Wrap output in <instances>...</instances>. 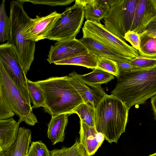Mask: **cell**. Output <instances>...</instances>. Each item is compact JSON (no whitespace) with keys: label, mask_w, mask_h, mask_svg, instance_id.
Returning <instances> with one entry per match:
<instances>
[{"label":"cell","mask_w":156,"mask_h":156,"mask_svg":"<svg viewBox=\"0 0 156 156\" xmlns=\"http://www.w3.org/2000/svg\"><path fill=\"white\" fill-rule=\"evenodd\" d=\"M111 94L130 108L144 104L156 94V66L120 72Z\"/></svg>","instance_id":"cell-1"},{"label":"cell","mask_w":156,"mask_h":156,"mask_svg":"<svg viewBox=\"0 0 156 156\" xmlns=\"http://www.w3.org/2000/svg\"><path fill=\"white\" fill-rule=\"evenodd\" d=\"M95 109L93 106L83 102L76 107L73 112L78 115L80 121L90 126L95 127Z\"/></svg>","instance_id":"cell-23"},{"label":"cell","mask_w":156,"mask_h":156,"mask_svg":"<svg viewBox=\"0 0 156 156\" xmlns=\"http://www.w3.org/2000/svg\"><path fill=\"white\" fill-rule=\"evenodd\" d=\"M79 134L80 142L87 156L94 154L105 140L104 136L98 132L95 127L90 126L80 121Z\"/></svg>","instance_id":"cell-14"},{"label":"cell","mask_w":156,"mask_h":156,"mask_svg":"<svg viewBox=\"0 0 156 156\" xmlns=\"http://www.w3.org/2000/svg\"><path fill=\"white\" fill-rule=\"evenodd\" d=\"M139 35L140 37L149 36L156 38V17L148 24L144 30Z\"/></svg>","instance_id":"cell-33"},{"label":"cell","mask_w":156,"mask_h":156,"mask_svg":"<svg viewBox=\"0 0 156 156\" xmlns=\"http://www.w3.org/2000/svg\"><path fill=\"white\" fill-rule=\"evenodd\" d=\"M151 103L154 118L156 120V94L151 98Z\"/></svg>","instance_id":"cell-35"},{"label":"cell","mask_w":156,"mask_h":156,"mask_svg":"<svg viewBox=\"0 0 156 156\" xmlns=\"http://www.w3.org/2000/svg\"><path fill=\"white\" fill-rule=\"evenodd\" d=\"M35 82L44 93L46 107L44 111L51 117L73 114V110L83 102L68 76L51 77Z\"/></svg>","instance_id":"cell-2"},{"label":"cell","mask_w":156,"mask_h":156,"mask_svg":"<svg viewBox=\"0 0 156 156\" xmlns=\"http://www.w3.org/2000/svg\"><path fill=\"white\" fill-rule=\"evenodd\" d=\"M84 18L83 6L79 0H75L73 6L66 8L61 14L46 39L60 41L76 38Z\"/></svg>","instance_id":"cell-6"},{"label":"cell","mask_w":156,"mask_h":156,"mask_svg":"<svg viewBox=\"0 0 156 156\" xmlns=\"http://www.w3.org/2000/svg\"><path fill=\"white\" fill-rule=\"evenodd\" d=\"M32 132L24 127L19 128L17 139L7 151L0 154V156H26L31 143Z\"/></svg>","instance_id":"cell-18"},{"label":"cell","mask_w":156,"mask_h":156,"mask_svg":"<svg viewBox=\"0 0 156 156\" xmlns=\"http://www.w3.org/2000/svg\"><path fill=\"white\" fill-rule=\"evenodd\" d=\"M96 68L109 73L117 77L120 73L117 62L103 57H97Z\"/></svg>","instance_id":"cell-27"},{"label":"cell","mask_w":156,"mask_h":156,"mask_svg":"<svg viewBox=\"0 0 156 156\" xmlns=\"http://www.w3.org/2000/svg\"><path fill=\"white\" fill-rule=\"evenodd\" d=\"M61 14L55 11L44 16L30 18L23 30L26 40L36 42L46 39Z\"/></svg>","instance_id":"cell-10"},{"label":"cell","mask_w":156,"mask_h":156,"mask_svg":"<svg viewBox=\"0 0 156 156\" xmlns=\"http://www.w3.org/2000/svg\"><path fill=\"white\" fill-rule=\"evenodd\" d=\"M0 62L8 75L30 105V101L26 74L19 56L12 46L8 42L0 45Z\"/></svg>","instance_id":"cell-9"},{"label":"cell","mask_w":156,"mask_h":156,"mask_svg":"<svg viewBox=\"0 0 156 156\" xmlns=\"http://www.w3.org/2000/svg\"><path fill=\"white\" fill-rule=\"evenodd\" d=\"M20 123L13 117L0 120V154L7 151L16 142Z\"/></svg>","instance_id":"cell-15"},{"label":"cell","mask_w":156,"mask_h":156,"mask_svg":"<svg viewBox=\"0 0 156 156\" xmlns=\"http://www.w3.org/2000/svg\"><path fill=\"white\" fill-rule=\"evenodd\" d=\"M89 51L79 40L75 38L56 41L50 47L47 61L50 64Z\"/></svg>","instance_id":"cell-11"},{"label":"cell","mask_w":156,"mask_h":156,"mask_svg":"<svg viewBox=\"0 0 156 156\" xmlns=\"http://www.w3.org/2000/svg\"><path fill=\"white\" fill-rule=\"evenodd\" d=\"M88 51L97 57H103L117 62L128 63L130 58L118 54L92 38L83 37L79 39Z\"/></svg>","instance_id":"cell-17"},{"label":"cell","mask_w":156,"mask_h":156,"mask_svg":"<svg viewBox=\"0 0 156 156\" xmlns=\"http://www.w3.org/2000/svg\"><path fill=\"white\" fill-rule=\"evenodd\" d=\"M51 156H87L80 142L76 139L74 144L70 147L63 146L61 149H55L50 151Z\"/></svg>","instance_id":"cell-25"},{"label":"cell","mask_w":156,"mask_h":156,"mask_svg":"<svg viewBox=\"0 0 156 156\" xmlns=\"http://www.w3.org/2000/svg\"><path fill=\"white\" fill-rule=\"evenodd\" d=\"M22 0H12L10 4L11 26L7 41L16 50L27 74L34 59L35 42L26 40L23 30L30 19L24 8Z\"/></svg>","instance_id":"cell-4"},{"label":"cell","mask_w":156,"mask_h":156,"mask_svg":"<svg viewBox=\"0 0 156 156\" xmlns=\"http://www.w3.org/2000/svg\"><path fill=\"white\" fill-rule=\"evenodd\" d=\"M124 39L129 42L134 48L139 50L140 43V37L137 32L129 31L125 34Z\"/></svg>","instance_id":"cell-32"},{"label":"cell","mask_w":156,"mask_h":156,"mask_svg":"<svg viewBox=\"0 0 156 156\" xmlns=\"http://www.w3.org/2000/svg\"><path fill=\"white\" fill-rule=\"evenodd\" d=\"M15 114L7 102L3 91L0 88V120L12 117Z\"/></svg>","instance_id":"cell-29"},{"label":"cell","mask_w":156,"mask_h":156,"mask_svg":"<svg viewBox=\"0 0 156 156\" xmlns=\"http://www.w3.org/2000/svg\"><path fill=\"white\" fill-rule=\"evenodd\" d=\"M26 156H51L50 151L42 141L32 142Z\"/></svg>","instance_id":"cell-28"},{"label":"cell","mask_w":156,"mask_h":156,"mask_svg":"<svg viewBox=\"0 0 156 156\" xmlns=\"http://www.w3.org/2000/svg\"><path fill=\"white\" fill-rule=\"evenodd\" d=\"M80 76L83 81L94 85L107 84L115 78L113 75L97 68L90 73Z\"/></svg>","instance_id":"cell-22"},{"label":"cell","mask_w":156,"mask_h":156,"mask_svg":"<svg viewBox=\"0 0 156 156\" xmlns=\"http://www.w3.org/2000/svg\"><path fill=\"white\" fill-rule=\"evenodd\" d=\"M24 2H28L33 4L48 5L51 6H66L70 4L74 0H22Z\"/></svg>","instance_id":"cell-31"},{"label":"cell","mask_w":156,"mask_h":156,"mask_svg":"<svg viewBox=\"0 0 156 156\" xmlns=\"http://www.w3.org/2000/svg\"><path fill=\"white\" fill-rule=\"evenodd\" d=\"M148 156H156V152L152 154H150Z\"/></svg>","instance_id":"cell-36"},{"label":"cell","mask_w":156,"mask_h":156,"mask_svg":"<svg viewBox=\"0 0 156 156\" xmlns=\"http://www.w3.org/2000/svg\"><path fill=\"white\" fill-rule=\"evenodd\" d=\"M98 58L91 53H88L56 62V65H73L81 66L94 70L97 64Z\"/></svg>","instance_id":"cell-20"},{"label":"cell","mask_w":156,"mask_h":156,"mask_svg":"<svg viewBox=\"0 0 156 156\" xmlns=\"http://www.w3.org/2000/svg\"><path fill=\"white\" fill-rule=\"evenodd\" d=\"M128 63L140 69L149 68L156 66V58H149L139 55L134 58H129Z\"/></svg>","instance_id":"cell-30"},{"label":"cell","mask_w":156,"mask_h":156,"mask_svg":"<svg viewBox=\"0 0 156 156\" xmlns=\"http://www.w3.org/2000/svg\"><path fill=\"white\" fill-rule=\"evenodd\" d=\"M139 0H112L104 27L109 32L125 41V34L130 30Z\"/></svg>","instance_id":"cell-5"},{"label":"cell","mask_w":156,"mask_h":156,"mask_svg":"<svg viewBox=\"0 0 156 156\" xmlns=\"http://www.w3.org/2000/svg\"><path fill=\"white\" fill-rule=\"evenodd\" d=\"M68 116L63 114L51 117L48 124L47 135L53 145L63 141L65 130L68 123Z\"/></svg>","instance_id":"cell-19"},{"label":"cell","mask_w":156,"mask_h":156,"mask_svg":"<svg viewBox=\"0 0 156 156\" xmlns=\"http://www.w3.org/2000/svg\"><path fill=\"white\" fill-rule=\"evenodd\" d=\"M68 76L71 84L78 92L83 102L96 108L106 94L101 85L92 84L84 81L80 75L75 71Z\"/></svg>","instance_id":"cell-12"},{"label":"cell","mask_w":156,"mask_h":156,"mask_svg":"<svg viewBox=\"0 0 156 156\" xmlns=\"http://www.w3.org/2000/svg\"><path fill=\"white\" fill-rule=\"evenodd\" d=\"M129 109L121 100L106 94L95 108V129L108 143H117L125 132Z\"/></svg>","instance_id":"cell-3"},{"label":"cell","mask_w":156,"mask_h":156,"mask_svg":"<svg viewBox=\"0 0 156 156\" xmlns=\"http://www.w3.org/2000/svg\"><path fill=\"white\" fill-rule=\"evenodd\" d=\"M117 63L120 72H128L140 69L126 62H117Z\"/></svg>","instance_id":"cell-34"},{"label":"cell","mask_w":156,"mask_h":156,"mask_svg":"<svg viewBox=\"0 0 156 156\" xmlns=\"http://www.w3.org/2000/svg\"><path fill=\"white\" fill-rule=\"evenodd\" d=\"M11 22L9 17L6 14L5 1L3 0L0 8V41H8L10 30Z\"/></svg>","instance_id":"cell-26"},{"label":"cell","mask_w":156,"mask_h":156,"mask_svg":"<svg viewBox=\"0 0 156 156\" xmlns=\"http://www.w3.org/2000/svg\"><path fill=\"white\" fill-rule=\"evenodd\" d=\"M156 17V0H139L130 31L141 34Z\"/></svg>","instance_id":"cell-13"},{"label":"cell","mask_w":156,"mask_h":156,"mask_svg":"<svg viewBox=\"0 0 156 156\" xmlns=\"http://www.w3.org/2000/svg\"><path fill=\"white\" fill-rule=\"evenodd\" d=\"M27 84L30 102L33 104L32 108H36L46 107L45 99L43 90L36 82L27 79Z\"/></svg>","instance_id":"cell-21"},{"label":"cell","mask_w":156,"mask_h":156,"mask_svg":"<svg viewBox=\"0 0 156 156\" xmlns=\"http://www.w3.org/2000/svg\"><path fill=\"white\" fill-rule=\"evenodd\" d=\"M83 6L86 21L101 23L108 14L112 0H79Z\"/></svg>","instance_id":"cell-16"},{"label":"cell","mask_w":156,"mask_h":156,"mask_svg":"<svg viewBox=\"0 0 156 156\" xmlns=\"http://www.w3.org/2000/svg\"><path fill=\"white\" fill-rule=\"evenodd\" d=\"M0 88L4 93L7 102L18 121L34 126L38 122L31 105L27 103L21 92L14 84L0 62Z\"/></svg>","instance_id":"cell-7"},{"label":"cell","mask_w":156,"mask_h":156,"mask_svg":"<svg viewBox=\"0 0 156 156\" xmlns=\"http://www.w3.org/2000/svg\"><path fill=\"white\" fill-rule=\"evenodd\" d=\"M140 55L146 58H156V38L149 36L140 37Z\"/></svg>","instance_id":"cell-24"},{"label":"cell","mask_w":156,"mask_h":156,"mask_svg":"<svg viewBox=\"0 0 156 156\" xmlns=\"http://www.w3.org/2000/svg\"><path fill=\"white\" fill-rule=\"evenodd\" d=\"M82 31L83 37L94 39L121 55L133 58L140 55L138 50L109 32L101 23L86 21Z\"/></svg>","instance_id":"cell-8"}]
</instances>
